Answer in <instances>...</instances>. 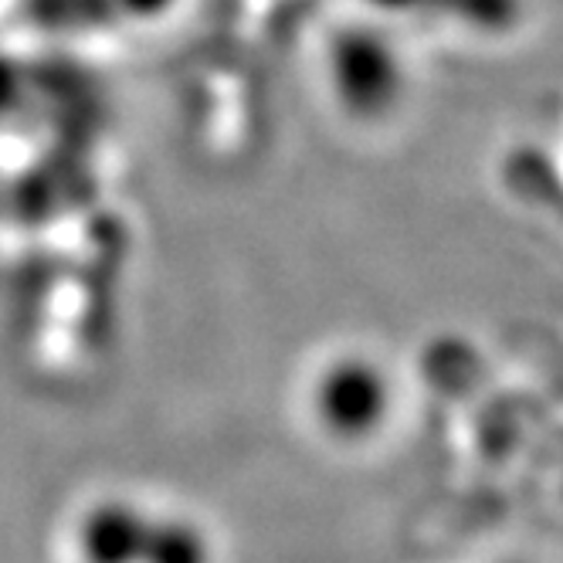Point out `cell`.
Masks as SVG:
<instances>
[{
    "instance_id": "obj_5",
    "label": "cell",
    "mask_w": 563,
    "mask_h": 563,
    "mask_svg": "<svg viewBox=\"0 0 563 563\" xmlns=\"http://www.w3.org/2000/svg\"><path fill=\"white\" fill-rule=\"evenodd\" d=\"M112 11H123L130 18H140V21H150V18H159L167 14L177 0H109Z\"/></svg>"
},
{
    "instance_id": "obj_3",
    "label": "cell",
    "mask_w": 563,
    "mask_h": 563,
    "mask_svg": "<svg viewBox=\"0 0 563 563\" xmlns=\"http://www.w3.org/2000/svg\"><path fill=\"white\" fill-rule=\"evenodd\" d=\"M150 519L133 503H99L78 522V550L86 563H140Z\"/></svg>"
},
{
    "instance_id": "obj_1",
    "label": "cell",
    "mask_w": 563,
    "mask_h": 563,
    "mask_svg": "<svg viewBox=\"0 0 563 563\" xmlns=\"http://www.w3.org/2000/svg\"><path fill=\"white\" fill-rule=\"evenodd\" d=\"M316 424L343 445L377 438L394 415V380L380 360L340 353L316 374L309 390Z\"/></svg>"
},
{
    "instance_id": "obj_4",
    "label": "cell",
    "mask_w": 563,
    "mask_h": 563,
    "mask_svg": "<svg viewBox=\"0 0 563 563\" xmlns=\"http://www.w3.org/2000/svg\"><path fill=\"white\" fill-rule=\"evenodd\" d=\"M208 540L187 519H150L140 563H208Z\"/></svg>"
},
{
    "instance_id": "obj_6",
    "label": "cell",
    "mask_w": 563,
    "mask_h": 563,
    "mask_svg": "<svg viewBox=\"0 0 563 563\" xmlns=\"http://www.w3.org/2000/svg\"><path fill=\"white\" fill-rule=\"evenodd\" d=\"M371 4H377V8H387V11H405V8L418 4V0H371Z\"/></svg>"
},
{
    "instance_id": "obj_2",
    "label": "cell",
    "mask_w": 563,
    "mask_h": 563,
    "mask_svg": "<svg viewBox=\"0 0 563 563\" xmlns=\"http://www.w3.org/2000/svg\"><path fill=\"white\" fill-rule=\"evenodd\" d=\"M330 89L356 119L390 115L408 92V65L397 45L374 27H343L330 42Z\"/></svg>"
}]
</instances>
